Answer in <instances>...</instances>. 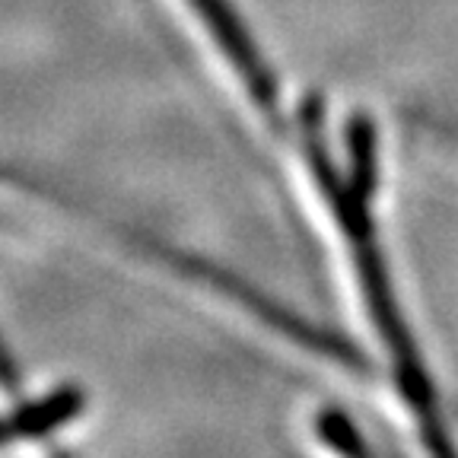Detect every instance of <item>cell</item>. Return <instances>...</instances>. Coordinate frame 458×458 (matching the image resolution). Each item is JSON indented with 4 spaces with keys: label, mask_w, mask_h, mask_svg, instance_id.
Instances as JSON below:
<instances>
[{
    "label": "cell",
    "mask_w": 458,
    "mask_h": 458,
    "mask_svg": "<svg viewBox=\"0 0 458 458\" xmlns=\"http://www.w3.org/2000/svg\"><path fill=\"white\" fill-rule=\"evenodd\" d=\"M80 411H83V392L71 386L57 388V392L45 394L38 401H29V404L16 408L13 414L0 417V445L22 437H42L48 429L73 420Z\"/></svg>",
    "instance_id": "cell-1"
}]
</instances>
